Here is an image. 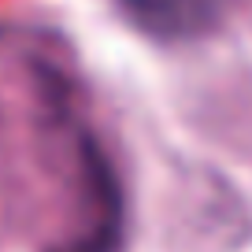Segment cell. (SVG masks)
Returning a JSON list of instances; mask_svg holds the SVG:
<instances>
[{"instance_id": "1", "label": "cell", "mask_w": 252, "mask_h": 252, "mask_svg": "<svg viewBox=\"0 0 252 252\" xmlns=\"http://www.w3.org/2000/svg\"><path fill=\"white\" fill-rule=\"evenodd\" d=\"M145 33L159 41H193L222 23L230 0H115Z\"/></svg>"}]
</instances>
